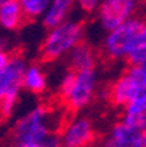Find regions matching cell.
I'll return each mask as SVG.
<instances>
[{
  "label": "cell",
  "instance_id": "obj_6",
  "mask_svg": "<svg viewBox=\"0 0 146 147\" xmlns=\"http://www.w3.org/2000/svg\"><path fill=\"white\" fill-rule=\"evenodd\" d=\"M146 93V79L142 66H130L111 86L109 98L115 105L125 107L133 98Z\"/></svg>",
  "mask_w": 146,
  "mask_h": 147
},
{
  "label": "cell",
  "instance_id": "obj_17",
  "mask_svg": "<svg viewBox=\"0 0 146 147\" xmlns=\"http://www.w3.org/2000/svg\"><path fill=\"white\" fill-rule=\"evenodd\" d=\"M78 8L84 13H94L97 12L100 7V0H75Z\"/></svg>",
  "mask_w": 146,
  "mask_h": 147
},
{
  "label": "cell",
  "instance_id": "obj_25",
  "mask_svg": "<svg viewBox=\"0 0 146 147\" xmlns=\"http://www.w3.org/2000/svg\"><path fill=\"white\" fill-rule=\"evenodd\" d=\"M17 1H20V0H17Z\"/></svg>",
  "mask_w": 146,
  "mask_h": 147
},
{
  "label": "cell",
  "instance_id": "obj_23",
  "mask_svg": "<svg viewBox=\"0 0 146 147\" xmlns=\"http://www.w3.org/2000/svg\"><path fill=\"white\" fill-rule=\"evenodd\" d=\"M5 1H8V0H0V5H1V4H4Z\"/></svg>",
  "mask_w": 146,
  "mask_h": 147
},
{
  "label": "cell",
  "instance_id": "obj_2",
  "mask_svg": "<svg viewBox=\"0 0 146 147\" xmlns=\"http://www.w3.org/2000/svg\"><path fill=\"white\" fill-rule=\"evenodd\" d=\"M97 72L95 70L67 71L59 83V95L65 105L71 110H82L94 100L97 89Z\"/></svg>",
  "mask_w": 146,
  "mask_h": 147
},
{
  "label": "cell",
  "instance_id": "obj_11",
  "mask_svg": "<svg viewBox=\"0 0 146 147\" xmlns=\"http://www.w3.org/2000/svg\"><path fill=\"white\" fill-rule=\"evenodd\" d=\"M24 18V12L17 0H8L0 5V28L3 30L13 32L18 29Z\"/></svg>",
  "mask_w": 146,
  "mask_h": 147
},
{
  "label": "cell",
  "instance_id": "obj_10",
  "mask_svg": "<svg viewBox=\"0 0 146 147\" xmlns=\"http://www.w3.org/2000/svg\"><path fill=\"white\" fill-rule=\"evenodd\" d=\"M67 61L70 66L71 71L79 72V71H87V70H95L96 64V54L94 49L88 43L80 42L76 45L70 54L67 55Z\"/></svg>",
  "mask_w": 146,
  "mask_h": 147
},
{
  "label": "cell",
  "instance_id": "obj_1",
  "mask_svg": "<svg viewBox=\"0 0 146 147\" xmlns=\"http://www.w3.org/2000/svg\"><path fill=\"white\" fill-rule=\"evenodd\" d=\"M53 133V118L48 108L38 105L28 110L13 126L12 138L15 147H41Z\"/></svg>",
  "mask_w": 146,
  "mask_h": 147
},
{
  "label": "cell",
  "instance_id": "obj_7",
  "mask_svg": "<svg viewBox=\"0 0 146 147\" xmlns=\"http://www.w3.org/2000/svg\"><path fill=\"white\" fill-rule=\"evenodd\" d=\"M138 0H100L97 18L101 29L109 32L133 17Z\"/></svg>",
  "mask_w": 146,
  "mask_h": 147
},
{
  "label": "cell",
  "instance_id": "obj_5",
  "mask_svg": "<svg viewBox=\"0 0 146 147\" xmlns=\"http://www.w3.org/2000/svg\"><path fill=\"white\" fill-rule=\"evenodd\" d=\"M142 24V20L132 17L115 29L107 32L103 41V50L107 57L113 61L126 59L132 43Z\"/></svg>",
  "mask_w": 146,
  "mask_h": 147
},
{
  "label": "cell",
  "instance_id": "obj_15",
  "mask_svg": "<svg viewBox=\"0 0 146 147\" xmlns=\"http://www.w3.org/2000/svg\"><path fill=\"white\" fill-rule=\"evenodd\" d=\"M132 66L146 64V22H143L126 57Z\"/></svg>",
  "mask_w": 146,
  "mask_h": 147
},
{
  "label": "cell",
  "instance_id": "obj_13",
  "mask_svg": "<svg viewBox=\"0 0 146 147\" xmlns=\"http://www.w3.org/2000/svg\"><path fill=\"white\" fill-rule=\"evenodd\" d=\"M74 5H75V0H52L48 11L42 16L43 25L52 29L69 20L67 17Z\"/></svg>",
  "mask_w": 146,
  "mask_h": 147
},
{
  "label": "cell",
  "instance_id": "obj_9",
  "mask_svg": "<svg viewBox=\"0 0 146 147\" xmlns=\"http://www.w3.org/2000/svg\"><path fill=\"white\" fill-rule=\"evenodd\" d=\"M100 147H142V130L117 122L109 129Z\"/></svg>",
  "mask_w": 146,
  "mask_h": 147
},
{
  "label": "cell",
  "instance_id": "obj_12",
  "mask_svg": "<svg viewBox=\"0 0 146 147\" xmlns=\"http://www.w3.org/2000/svg\"><path fill=\"white\" fill-rule=\"evenodd\" d=\"M122 121L140 130L146 127V93H142L125 105Z\"/></svg>",
  "mask_w": 146,
  "mask_h": 147
},
{
  "label": "cell",
  "instance_id": "obj_8",
  "mask_svg": "<svg viewBox=\"0 0 146 147\" xmlns=\"http://www.w3.org/2000/svg\"><path fill=\"white\" fill-rule=\"evenodd\" d=\"M63 147L90 146L95 138V127L90 118L76 116L63 126L61 131Z\"/></svg>",
  "mask_w": 146,
  "mask_h": 147
},
{
  "label": "cell",
  "instance_id": "obj_21",
  "mask_svg": "<svg viewBox=\"0 0 146 147\" xmlns=\"http://www.w3.org/2000/svg\"><path fill=\"white\" fill-rule=\"evenodd\" d=\"M4 47H5V40L0 36V50H5Z\"/></svg>",
  "mask_w": 146,
  "mask_h": 147
},
{
  "label": "cell",
  "instance_id": "obj_3",
  "mask_svg": "<svg viewBox=\"0 0 146 147\" xmlns=\"http://www.w3.org/2000/svg\"><path fill=\"white\" fill-rule=\"evenodd\" d=\"M83 26L74 20L49 29L41 45V54L46 61H57L70 54V51L83 40Z\"/></svg>",
  "mask_w": 146,
  "mask_h": 147
},
{
  "label": "cell",
  "instance_id": "obj_16",
  "mask_svg": "<svg viewBox=\"0 0 146 147\" xmlns=\"http://www.w3.org/2000/svg\"><path fill=\"white\" fill-rule=\"evenodd\" d=\"M52 0H20V5L26 18L42 17L48 11Z\"/></svg>",
  "mask_w": 146,
  "mask_h": 147
},
{
  "label": "cell",
  "instance_id": "obj_14",
  "mask_svg": "<svg viewBox=\"0 0 146 147\" xmlns=\"http://www.w3.org/2000/svg\"><path fill=\"white\" fill-rule=\"evenodd\" d=\"M46 87H48V79H46L45 71L37 64L26 66L22 76V88L37 95V93H42Z\"/></svg>",
  "mask_w": 146,
  "mask_h": 147
},
{
  "label": "cell",
  "instance_id": "obj_18",
  "mask_svg": "<svg viewBox=\"0 0 146 147\" xmlns=\"http://www.w3.org/2000/svg\"><path fill=\"white\" fill-rule=\"evenodd\" d=\"M41 147H63V142H62L61 134L54 133V131L50 133V134L43 139Z\"/></svg>",
  "mask_w": 146,
  "mask_h": 147
},
{
  "label": "cell",
  "instance_id": "obj_20",
  "mask_svg": "<svg viewBox=\"0 0 146 147\" xmlns=\"http://www.w3.org/2000/svg\"><path fill=\"white\" fill-rule=\"evenodd\" d=\"M142 147H146V127L142 130Z\"/></svg>",
  "mask_w": 146,
  "mask_h": 147
},
{
  "label": "cell",
  "instance_id": "obj_19",
  "mask_svg": "<svg viewBox=\"0 0 146 147\" xmlns=\"http://www.w3.org/2000/svg\"><path fill=\"white\" fill-rule=\"evenodd\" d=\"M9 59H11V55L5 50H0V70H3L7 64H8Z\"/></svg>",
  "mask_w": 146,
  "mask_h": 147
},
{
  "label": "cell",
  "instance_id": "obj_4",
  "mask_svg": "<svg viewBox=\"0 0 146 147\" xmlns=\"http://www.w3.org/2000/svg\"><path fill=\"white\" fill-rule=\"evenodd\" d=\"M26 63L20 55L11 57L8 64L0 70V116L9 117L17 107L20 91L22 88Z\"/></svg>",
  "mask_w": 146,
  "mask_h": 147
},
{
  "label": "cell",
  "instance_id": "obj_24",
  "mask_svg": "<svg viewBox=\"0 0 146 147\" xmlns=\"http://www.w3.org/2000/svg\"><path fill=\"white\" fill-rule=\"evenodd\" d=\"M80 147H92V146H91V144H90V146H80Z\"/></svg>",
  "mask_w": 146,
  "mask_h": 147
},
{
  "label": "cell",
  "instance_id": "obj_22",
  "mask_svg": "<svg viewBox=\"0 0 146 147\" xmlns=\"http://www.w3.org/2000/svg\"><path fill=\"white\" fill-rule=\"evenodd\" d=\"M143 68V74H145V79H146V64H141Z\"/></svg>",
  "mask_w": 146,
  "mask_h": 147
}]
</instances>
